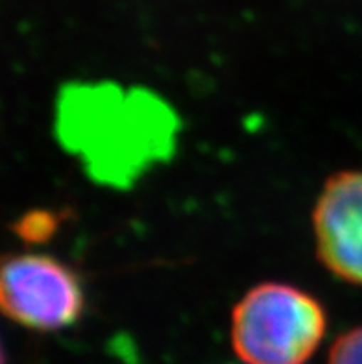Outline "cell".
Instances as JSON below:
<instances>
[{
  "mask_svg": "<svg viewBox=\"0 0 362 364\" xmlns=\"http://www.w3.org/2000/svg\"><path fill=\"white\" fill-rule=\"evenodd\" d=\"M326 331L321 301L290 283H259L231 313V346L244 364H307Z\"/></svg>",
  "mask_w": 362,
  "mask_h": 364,
  "instance_id": "1",
  "label": "cell"
},
{
  "mask_svg": "<svg viewBox=\"0 0 362 364\" xmlns=\"http://www.w3.org/2000/svg\"><path fill=\"white\" fill-rule=\"evenodd\" d=\"M0 305L9 320L39 333L78 322L85 291L73 268L48 254H14L0 268Z\"/></svg>",
  "mask_w": 362,
  "mask_h": 364,
  "instance_id": "2",
  "label": "cell"
},
{
  "mask_svg": "<svg viewBox=\"0 0 362 364\" xmlns=\"http://www.w3.org/2000/svg\"><path fill=\"white\" fill-rule=\"evenodd\" d=\"M312 230L320 263L342 282L362 287V171L327 178L312 209Z\"/></svg>",
  "mask_w": 362,
  "mask_h": 364,
  "instance_id": "3",
  "label": "cell"
},
{
  "mask_svg": "<svg viewBox=\"0 0 362 364\" xmlns=\"http://www.w3.org/2000/svg\"><path fill=\"white\" fill-rule=\"evenodd\" d=\"M60 226L58 215L50 211H32L17 222L15 231L26 242H45Z\"/></svg>",
  "mask_w": 362,
  "mask_h": 364,
  "instance_id": "4",
  "label": "cell"
},
{
  "mask_svg": "<svg viewBox=\"0 0 362 364\" xmlns=\"http://www.w3.org/2000/svg\"><path fill=\"white\" fill-rule=\"evenodd\" d=\"M327 364H362V326L342 333L333 342Z\"/></svg>",
  "mask_w": 362,
  "mask_h": 364,
  "instance_id": "5",
  "label": "cell"
}]
</instances>
